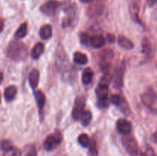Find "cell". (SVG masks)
Wrapping results in <instances>:
<instances>
[{
  "mask_svg": "<svg viewBox=\"0 0 157 156\" xmlns=\"http://www.w3.org/2000/svg\"><path fill=\"white\" fill-rule=\"evenodd\" d=\"M95 93H96V95L98 99L108 97V86L99 84L98 87L96 88Z\"/></svg>",
  "mask_w": 157,
  "mask_h": 156,
  "instance_id": "603a6c76",
  "label": "cell"
},
{
  "mask_svg": "<svg viewBox=\"0 0 157 156\" xmlns=\"http://www.w3.org/2000/svg\"><path fill=\"white\" fill-rule=\"evenodd\" d=\"M61 6V2L57 0H49L44 2L40 7V10L43 14L48 16H54L56 15Z\"/></svg>",
  "mask_w": 157,
  "mask_h": 156,
  "instance_id": "277c9868",
  "label": "cell"
},
{
  "mask_svg": "<svg viewBox=\"0 0 157 156\" xmlns=\"http://www.w3.org/2000/svg\"><path fill=\"white\" fill-rule=\"evenodd\" d=\"M90 149H89V154H90V156H98V149H97L96 145H95L94 141H92V142H90Z\"/></svg>",
  "mask_w": 157,
  "mask_h": 156,
  "instance_id": "836d02e7",
  "label": "cell"
},
{
  "mask_svg": "<svg viewBox=\"0 0 157 156\" xmlns=\"http://www.w3.org/2000/svg\"><path fill=\"white\" fill-rule=\"evenodd\" d=\"M117 128L121 134L128 135L132 131V124L125 119H120L117 122Z\"/></svg>",
  "mask_w": 157,
  "mask_h": 156,
  "instance_id": "30bf717a",
  "label": "cell"
},
{
  "mask_svg": "<svg viewBox=\"0 0 157 156\" xmlns=\"http://www.w3.org/2000/svg\"><path fill=\"white\" fill-rule=\"evenodd\" d=\"M74 61L77 64L84 65L88 62V58L85 54L81 51H77L74 54Z\"/></svg>",
  "mask_w": 157,
  "mask_h": 156,
  "instance_id": "ffe728a7",
  "label": "cell"
},
{
  "mask_svg": "<svg viewBox=\"0 0 157 156\" xmlns=\"http://www.w3.org/2000/svg\"><path fill=\"white\" fill-rule=\"evenodd\" d=\"M28 54L27 46L21 41H12L8 46L7 56L12 61H24Z\"/></svg>",
  "mask_w": 157,
  "mask_h": 156,
  "instance_id": "6da1fadb",
  "label": "cell"
},
{
  "mask_svg": "<svg viewBox=\"0 0 157 156\" xmlns=\"http://www.w3.org/2000/svg\"><path fill=\"white\" fill-rule=\"evenodd\" d=\"M125 71V64L122 63L119 67L116 70L113 76V84L117 88H121L123 86V80H124V74Z\"/></svg>",
  "mask_w": 157,
  "mask_h": 156,
  "instance_id": "7c38bea8",
  "label": "cell"
},
{
  "mask_svg": "<svg viewBox=\"0 0 157 156\" xmlns=\"http://www.w3.org/2000/svg\"><path fill=\"white\" fill-rule=\"evenodd\" d=\"M94 73L93 71L91 70V69L87 68L84 70L82 73V82L83 84L87 85V84H90L92 81L93 79Z\"/></svg>",
  "mask_w": 157,
  "mask_h": 156,
  "instance_id": "cb8c5ba5",
  "label": "cell"
},
{
  "mask_svg": "<svg viewBox=\"0 0 157 156\" xmlns=\"http://www.w3.org/2000/svg\"><path fill=\"white\" fill-rule=\"evenodd\" d=\"M91 119L92 115L91 113H90L89 110H84L82 114H81V118H80V119H81V123H82V125H84V126L89 125V123H90V121H91Z\"/></svg>",
  "mask_w": 157,
  "mask_h": 156,
  "instance_id": "d4e9b609",
  "label": "cell"
},
{
  "mask_svg": "<svg viewBox=\"0 0 157 156\" xmlns=\"http://www.w3.org/2000/svg\"><path fill=\"white\" fill-rule=\"evenodd\" d=\"M157 2V0H147V4L150 7H153Z\"/></svg>",
  "mask_w": 157,
  "mask_h": 156,
  "instance_id": "8d00e7d4",
  "label": "cell"
},
{
  "mask_svg": "<svg viewBox=\"0 0 157 156\" xmlns=\"http://www.w3.org/2000/svg\"><path fill=\"white\" fill-rule=\"evenodd\" d=\"M141 156H156L154 150L150 146H147L144 151L141 153Z\"/></svg>",
  "mask_w": 157,
  "mask_h": 156,
  "instance_id": "d6a6232c",
  "label": "cell"
},
{
  "mask_svg": "<svg viewBox=\"0 0 157 156\" xmlns=\"http://www.w3.org/2000/svg\"><path fill=\"white\" fill-rule=\"evenodd\" d=\"M152 139H153V141L155 142V143H157V131L153 135V136H152Z\"/></svg>",
  "mask_w": 157,
  "mask_h": 156,
  "instance_id": "74e56055",
  "label": "cell"
},
{
  "mask_svg": "<svg viewBox=\"0 0 157 156\" xmlns=\"http://www.w3.org/2000/svg\"><path fill=\"white\" fill-rule=\"evenodd\" d=\"M85 106L84 99L82 97H78L75 100V106H74L73 111H72V116L75 119L78 120L81 118V114L84 111V107Z\"/></svg>",
  "mask_w": 157,
  "mask_h": 156,
  "instance_id": "ba28073f",
  "label": "cell"
},
{
  "mask_svg": "<svg viewBox=\"0 0 157 156\" xmlns=\"http://www.w3.org/2000/svg\"><path fill=\"white\" fill-rule=\"evenodd\" d=\"M110 80H111V76L109 73H105L104 76H102V78L101 79V81H100V84L101 85H105L108 86V84H110Z\"/></svg>",
  "mask_w": 157,
  "mask_h": 156,
  "instance_id": "4dcf8cb0",
  "label": "cell"
},
{
  "mask_svg": "<svg viewBox=\"0 0 157 156\" xmlns=\"http://www.w3.org/2000/svg\"><path fill=\"white\" fill-rule=\"evenodd\" d=\"M40 37L43 40H48L52 36V27L50 24H44L40 29Z\"/></svg>",
  "mask_w": 157,
  "mask_h": 156,
  "instance_id": "ac0fdd59",
  "label": "cell"
},
{
  "mask_svg": "<svg viewBox=\"0 0 157 156\" xmlns=\"http://www.w3.org/2000/svg\"><path fill=\"white\" fill-rule=\"evenodd\" d=\"M44 50V45L43 43L38 42L34 46V47L32 48V52H31V56L33 59L36 60L40 58L41 54H43Z\"/></svg>",
  "mask_w": 157,
  "mask_h": 156,
  "instance_id": "2e32d148",
  "label": "cell"
},
{
  "mask_svg": "<svg viewBox=\"0 0 157 156\" xmlns=\"http://www.w3.org/2000/svg\"><path fill=\"white\" fill-rule=\"evenodd\" d=\"M38 82H39V72L36 69H34L29 75V85L32 89H35L38 87Z\"/></svg>",
  "mask_w": 157,
  "mask_h": 156,
  "instance_id": "9a60e30c",
  "label": "cell"
},
{
  "mask_svg": "<svg viewBox=\"0 0 157 156\" xmlns=\"http://www.w3.org/2000/svg\"><path fill=\"white\" fill-rule=\"evenodd\" d=\"M26 34H27V24L23 23V24H21V25L19 26V28L17 29L15 35V38H24V37L26 35Z\"/></svg>",
  "mask_w": 157,
  "mask_h": 156,
  "instance_id": "484cf974",
  "label": "cell"
},
{
  "mask_svg": "<svg viewBox=\"0 0 157 156\" xmlns=\"http://www.w3.org/2000/svg\"><path fill=\"white\" fill-rule=\"evenodd\" d=\"M141 99L144 105L147 107H152L156 100V94L153 90H149L141 95Z\"/></svg>",
  "mask_w": 157,
  "mask_h": 156,
  "instance_id": "9c48e42d",
  "label": "cell"
},
{
  "mask_svg": "<svg viewBox=\"0 0 157 156\" xmlns=\"http://www.w3.org/2000/svg\"><path fill=\"white\" fill-rule=\"evenodd\" d=\"M77 21V14L75 9L70 7L67 10V15L64 18L62 21V27L67 28L73 26Z\"/></svg>",
  "mask_w": 157,
  "mask_h": 156,
  "instance_id": "52a82bcc",
  "label": "cell"
},
{
  "mask_svg": "<svg viewBox=\"0 0 157 156\" xmlns=\"http://www.w3.org/2000/svg\"><path fill=\"white\" fill-rule=\"evenodd\" d=\"M118 44L121 47H123L124 49H127V50H130L133 47V42L130 39L122 36V35L119 36L118 38Z\"/></svg>",
  "mask_w": 157,
  "mask_h": 156,
  "instance_id": "44dd1931",
  "label": "cell"
},
{
  "mask_svg": "<svg viewBox=\"0 0 157 156\" xmlns=\"http://www.w3.org/2000/svg\"><path fill=\"white\" fill-rule=\"evenodd\" d=\"M61 140H62V136L60 132H55L54 134L49 135L44 140L43 147L46 151H52L61 144Z\"/></svg>",
  "mask_w": 157,
  "mask_h": 156,
  "instance_id": "3957f363",
  "label": "cell"
},
{
  "mask_svg": "<svg viewBox=\"0 0 157 156\" xmlns=\"http://www.w3.org/2000/svg\"><path fill=\"white\" fill-rule=\"evenodd\" d=\"M114 57V53L113 50L110 49H106V50H102L99 54V58L101 61V62L104 63H109V61H111Z\"/></svg>",
  "mask_w": 157,
  "mask_h": 156,
  "instance_id": "e0dca14e",
  "label": "cell"
},
{
  "mask_svg": "<svg viewBox=\"0 0 157 156\" xmlns=\"http://www.w3.org/2000/svg\"><path fill=\"white\" fill-rule=\"evenodd\" d=\"M105 44V38L100 35H94L90 37V45L94 48H101Z\"/></svg>",
  "mask_w": 157,
  "mask_h": 156,
  "instance_id": "5bb4252c",
  "label": "cell"
},
{
  "mask_svg": "<svg viewBox=\"0 0 157 156\" xmlns=\"http://www.w3.org/2000/svg\"><path fill=\"white\" fill-rule=\"evenodd\" d=\"M90 37L86 33H81L80 35V40L81 42L84 45H89L90 44Z\"/></svg>",
  "mask_w": 157,
  "mask_h": 156,
  "instance_id": "1f68e13d",
  "label": "cell"
},
{
  "mask_svg": "<svg viewBox=\"0 0 157 156\" xmlns=\"http://www.w3.org/2000/svg\"><path fill=\"white\" fill-rule=\"evenodd\" d=\"M104 6L100 3H94L91 5L87 9V15L90 18H94V17L99 16L104 12Z\"/></svg>",
  "mask_w": 157,
  "mask_h": 156,
  "instance_id": "4fadbf2b",
  "label": "cell"
},
{
  "mask_svg": "<svg viewBox=\"0 0 157 156\" xmlns=\"http://www.w3.org/2000/svg\"><path fill=\"white\" fill-rule=\"evenodd\" d=\"M140 7V0H130V13L132 19L136 22L141 24V20L139 16Z\"/></svg>",
  "mask_w": 157,
  "mask_h": 156,
  "instance_id": "8992f818",
  "label": "cell"
},
{
  "mask_svg": "<svg viewBox=\"0 0 157 156\" xmlns=\"http://www.w3.org/2000/svg\"><path fill=\"white\" fill-rule=\"evenodd\" d=\"M124 99L119 95H113L111 97V102L116 106H121L124 102Z\"/></svg>",
  "mask_w": 157,
  "mask_h": 156,
  "instance_id": "f546056e",
  "label": "cell"
},
{
  "mask_svg": "<svg viewBox=\"0 0 157 156\" xmlns=\"http://www.w3.org/2000/svg\"><path fill=\"white\" fill-rule=\"evenodd\" d=\"M122 144L124 148L130 155L138 156L139 155V145L133 136L131 135H125L122 139Z\"/></svg>",
  "mask_w": 157,
  "mask_h": 156,
  "instance_id": "7a4b0ae2",
  "label": "cell"
},
{
  "mask_svg": "<svg viewBox=\"0 0 157 156\" xmlns=\"http://www.w3.org/2000/svg\"><path fill=\"white\" fill-rule=\"evenodd\" d=\"M80 1L83 3H90V2H91L93 0H80Z\"/></svg>",
  "mask_w": 157,
  "mask_h": 156,
  "instance_id": "60d3db41",
  "label": "cell"
},
{
  "mask_svg": "<svg viewBox=\"0 0 157 156\" xmlns=\"http://www.w3.org/2000/svg\"><path fill=\"white\" fill-rule=\"evenodd\" d=\"M0 147H1L2 150H3V151H6V150L9 149L10 148H12V145L11 142H9V141L8 140H4L1 142V144H0Z\"/></svg>",
  "mask_w": 157,
  "mask_h": 156,
  "instance_id": "e575fe53",
  "label": "cell"
},
{
  "mask_svg": "<svg viewBox=\"0 0 157 156\" xmlns=\"http://www.w3.org/2000/svg\"><path fill=\"white\" fill-rule=\"evenodd\" d=\"M25 156H37L36 149H35V148H32V149L27 153V154H26Z\"/></svg>",
  "mask_w": 157,
  "mask_h": 156,
  "instance_id": "d590c367",
  "label": "cell"
},
{
  "mask_svg": "<svg viewBox=\"0 0 157 156\" xmlns=\"http://www.w3.org/2000/svg\"><path fill=\"white\" fill-rule=\"evenodd\" d=\"M2 80H3V74L1 72V70H0V84H1V83L2 82Z\"/></svg>",
  "mask_w": 157,
  "mask_h": 156,
  "instance_id": "b9f144b4",
  "label": "cell"
},
{
  "mask_svg": "<svg viewBox=\"0 0 157 156\" xmlns=\"http://www.w3.org/2000/svg\"><path fill=\"white\" fill-rule=\"evenodd\" d=\"M108 40L110 41V42H113V41L115 40L114 36L112 35H108Z\"/></svg>",
  "mask_w": 157,
  "mask_h": 156,
  "instance_id": "f35d334b",
  "label": "cell"
},
{
  "mask_svg": "<svg viewBox=\"0 0 157 156\" xmlns=\"http://www.w3.org/2000/svg\"><path fill=\"white\" fill-rule=\"evenodd\" d=\"M21 151L19 148L16 147L12 146L9 149L4 151V155L3 156H21Z\"/></svg>",
  "mask_w": 157,
  "mask_h": 156,
  "instance_id": "83f0119b",
  "label": "cell"
},
{
  "mask_svg": "<svg viewBox=\"0 0 157 156\" xmlns=\"http://www.w3.org/2000/svg\"><path fill=\"white\" fill-rule=\"evenodd\" d=\"M56 65L59 70H66L68 66V59L65 50L61 45H59L56 50Z\"/></svg>",
  "mask_w": 157,
  "mask_h": 156,
  "instance_id": "5b68a950",
  "label": "cell"
},
{
  "mask_svg": "<svg viewBox=\"0 0 157 156\" xmlns=\"http://www.w3.org/2000/svg\"><path fill=\"white\" fill-rule=\"evenodd\" d=\"M3 28H4V22H3L2 20H1V21H0V33L2 32Z\"/></svg>",
  "mask_w": 157,
  "mask_h": 156,
  "instance_id": "ab89813d",
  "label": "cell"
},
{
  "mask_svg": "<svg viewBox=\"0 0 157 156\" xmlns=\"http://www.w3.org/2000/svg\"><path fill=\"white\" fill-rule=\"evenodd\" d=\"M78 142L80 143V145L83 147H88L89 145H90V138L85 133H83V134H81L79 136H78Z\"/></svg>",
  "mask_w": 157,
  "mask_h": 156,
  "instance_id": "4316f807",
  "label": "cell"
},
{
  "mask_svg": "<svg viewBox=\"0 0 157 156\" xmlns=\"http://www.w3.org/2000/svg\"><path fill=\"white\" fill-rule=\"evenodd\" d=\"M0 102H1V95H0Z\"/></svg>",
  "mask_w": 157,
  "mask_h": 156,
  "instance_id": "7bdbcfd3",
  "label": "cell"
},
{
  "mask_svg": "<svg viewBox=\"0 0 157 156\" xmlns=\"http://www.w3.org/2000/svg\"><path fill=\"white\" fill-rule=\"evenodd\" d=\"M17 93V89L15 86H9L5 90L4 96L7 102L13 100Z\"/></svg>",
  "mask_w": 157,
  "mask_h": 156,
  "instance_id": "d6986e66",
  "label": "cell"
},
{
  "mask_svg": "<svg viewBox=\"0 0 157 156\" xmlns=\"http://www.w3.org/2000/svg\"><path fill=\"white\" fill-rule=\"evenodd\" d=\"M109 104H110V100H109L108 97L102 98V99H98V106L101 109H104L108 107Z\"/></svg>",
  "mask_w": 157,
  "mask_h": 156,
  "instance_id": "f1b7e54d",
  "label": "cell"
},
{
  "mask_svg": "<svg viewBox=\"0 0 157 156\" xmlns=\"http://www.w3.org/2000/svg\"><path fill=\"white\" fill-rule=\"evenodd\" d=\"M35 98L39 110H42L44 103H45V96H44V93L41 90H37L35 93Z\"/></svg>",
  "mask_w": 157,
  "mask_h": 156,
  "instance_id": "7402d4cb",
  "label": "cell"
},
{
  "mask_svg": "<svg viewBox=\"0 0 157 156\" xmlns=\"http://www.w3.org/2000/svg\"><path fill=\"white\" fill-rule=\"evenodd\" d=\"M142 47H143V52L144 54L147 56V58H152L155 54L154 46L152 44L150 40L148 38L145 37L143 40L142 42Z\"/></svg>",
  "mask_w": 157,
  "mask_h": 156,
  "instance_id": "8fae6325",
  "label": "cell"
}]
</instances>
